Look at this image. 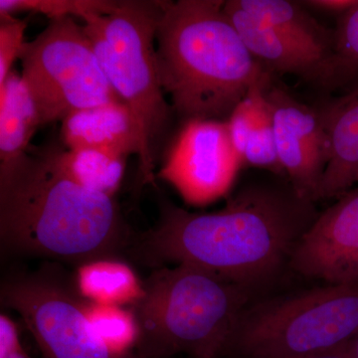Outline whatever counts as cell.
Masks as SVG:
<instances>
[{
  "label": "cell",
  "mask_w": 358,
  "mask_h": 358,
  "mask_svg": "<svg viewBox=\"0 0 358 358\" xmlns=\"http://www.w3.org/2000/svg\"><path fill=\"white\" fill-rule=\"evenodd\" d=\"M348 348L352 358H358V334L355 336V338L348 343Z\"/></svg>",
  "instance_id": "cell-28"
},
{
  "label": "cell",
  "mask_w": 358,
  "mask_h": 358,
  "mask_svg": "<svg viewBox=\"0 0 358 358\" xmlns=\"http://www.w3.org/2000/svg\"><path fill=\"white\" fill-rule=\"evenodd\" d=\"M358 181V171H357V182Z\"/></svg>",
  "instance_id": "cell-29"
},
{
  "label": "cell",
  "mask_w": 358,
  "mask_h": 358,
  "mask_svg": "<svg viewBox=\"0 0 358 358\" xmlns=\"http://www.w3.org/2000/svg\"><path fill=\"white\" fill-rule=\"evenodd\" d=\"M266 98L282 171L300 196L315 202L329 159V138L320 112L272 83Z\"/></svg>",
  "instance_id": "cell-10"
},
{
  "label": "cell",
  "mask_w": 358,
  "mask_h": 358,
  "mask_svg": "<svg viewBox=\"0 0 358 358\" xmlns=\"http://www.w3.org/2000/svg\"><path fill=\"white\" fill-rule=\"evenodd\" d=\"M358 80V1L339 16L334 29L333 57L327 89L350 85Z\"/></svg>",
  "instance_id": "cell-20"
},
{
  "label": "cell",
  "mask_w": 358,
  "mask_h": 358,
  "mask_svg": "<svg viewBox=\"0 0 358 358\" xmlns=\"http://www.w3.org/2000/svg\"><path fill=\"white\" fill-rule=\"evenodd\" d=\"M20 59L21 77L41 126L63 121L76 110L121 101L74 18L51 20L36 38L25 42Z\"/></svg>",
  "instance_id": "cell-7"
},
{
  "label": "cell",
  "mask_w": 358,
  "mask_h": 358,
  "mask_svg": "<svg viewBox=\"0 0 358 358\" xmlns=\"http://www.w3.org/2000/svg\"><path fill=\"white\" fill-rule=\"evenodd\" d=\"M220 0L162 1L155 45L160 82L183 121H227L266 69Z\"/></svg>",
  "instance_id": "cell-3"
},
{
  "label": "cell",
  "mask_w": 358,
  "mask_h": 358,
  "mask_svg": "<svg viewBox=\"0 0 358 358\" xmlns=\"http://www.w3.org/2000/svg\"><path fill=\"white\" fill-rule=\"evenodd\" d=\"M308 358H352V355H350V350H348V345H345L343 346V348H338V350L320 353V355Z\"/></svg>",
  "instance_id": "cell-27"
},
{
  "label": "cell",
  "mask_w": 358,
  "mask_h": 358,
  "mask_svg": "<svg viewBox=\"0 0 358 358\" xmlns=\"http://www.w3.org/2000/svg\"><path fill=\"white\" fill-rule=\"evenodd\" d=\"M134 235L114 197L73 181L56 148L0 164V246L4 255L81 265L121 258Z\"/></svg>",
  "instance_id": "cell-2"
},
{
  "label": "cell",
  "mask_w": 358,
  "mask_h": 358,
  "mask_svg": "<svg viewBox=\"0 0 358 358\" xmlns=\"http://www.w3.org/2000/svg\"><path fill=\"white\" fill-rule=\"evenodd\" d=\"M358 0H305L301 6L331 14L343 15L357 3Z\"/></svg>",
  "instance_id": "cell-26"
},
{
  "label": "cell",
  "mask_w": 358,
  "mask_h": 358,
  "mask_svg": "<svg viewBox=\"0 0 358 358\" xmlns=\"http://www.w3.org/2000/svg\"><path fill=\"white\" fill-rule=\"evenodd\" d=\"M77 293L89 303L134 307L145 296V281L122 258H103L77 266Z\"/></svg>",
  "instance_id": "cell-15"
},
{
  "label": "cell",
  "mask_w": 358,
  "mask_h": 358,
  "mask_svg": "<svg viewBox=\"0 0 358 358\" xmlns=\"http://www.w3.org/2000/svg\"><path fill=\"white\" fill-rule=\"evenodd\" d=\"M0 358H30L21 343L15 322L4 313L0 315Z\"/></svg>",
  "instance_id": "cell-25"
},
{
  "label": "cell",
  "mask_w": 358,
  "mask_h": 358,
  "mask_svg": "<svg viewBox=\"0 0 358 358\" xmlns=\"http://www.w3.org/2000/svg\"><path fill=\"white\" fill-rule=\"evenodd\" d=\"M68 150L93 148L128 157H140V129L131 110L121 101L76 110L61 128Z\"/></svg>",
  "instance_id": "cell-13"
},
{
  "label": "cell",
  "mask_w": 358,
  "mask_h": 358,
  "mask_svg": "<svg viewBox=\"0 0 358 358\" xmlns=\"http://www.w3.org/2000/svg\"><path fill=\"white\" fill-rule=\"evenodd\" d=\"M358 334V282L327 285L242 313L229 350L248 358H308Z\"/></svg>",
  "instance_id": "cell-6"
},
{
  "label": "cell",
  "mask_w": 358,
  "mask_h": 358,
  "mask_svg": "<svg viewBox=\"0 0 358 358\" xmlns=\"http://www.w3.org/2000/svg\"><path fill=\"white\" fill-rule=\"evenodd\" d=\"M85 313L96 336L117 357H131L138 348L140 327L133 308L85 301Z\"/></svg>",
  "instance_id": "cell-19"
},
{
  "label": "cell",
  "mask_w": 358,
  "mask_h": 358,
  "mask_svg": "<svg viewBox=\"0 0 358 358\" xmlns=\"http://www.w3.org/2000/svg\"><path fill=\"white\" fill-rule=\"evenodd\" d=\"M293 186L253 182L220 210L193 213L159 202L155 227L134 236L128 253L152 268L194 266L247 288L274 275L320 213Z\"/></svg>",
  "instance_id": "cell-1"
},
{
  "label": "cell",
  "mask_w": 358,
  "mask_h": 358,
  "mask_svg": "<svg viewBox=\"0 0 358 358\" xmlns=\"http://www.w3.org/2000/svg\"><path fill=\"white\" fill-rule=\"evenodd\" d=\"M0 84L3 83L13 70V63L20 59L24 46L27 20H17L13 15H0Z\"/></svg>",
  "instance_id": "cell-24"
},
{
  "label": "cell",
  "mask_w": 358,
  "mask_h": 358,
  "mask_svg": "<svg viewBox=\"0 0 358 358\" xmlns=\"http://www.w3.org/2000/svg\"><path fill=\"white\" fill-rule=\"evenodd\" d=\"M119 3L115 0H0V15L27 11L50 20L79 17L85 22L112 13Z\"/></svg>",
  "instance_id": "cell-22"
},
{
  "label": "cell",
  "mask_w": 358,
  "mask_h": 358,
  "mask_svg": "<svg viewBox=\"0 0 358 358\" xmlns=\"http://www.w3.org/2000/svg\"><path fill=\"white\" fill-rule=\"evenodd\" d=\"M247 300L245 287L203 268H155L145 281V296L131 307L140 327L138 357H220L229 350Z\"/></svg>",
  "instance_id": "cell-4"
},
{
  "label": "cell",
  "mask_w": 358,
  "mask_h": 358,
  "mask_svg": "<svg viewBox=\"0 0 358 358\" xmlns=\"http://www.w3.org/2000/svg\"><path fill=\"white\" fill-rule=\"evenodd\" d=\"M289 262L300 274L327 285L358 282V188L317 215Z\"/></svg>",
  "instance_id": "cell-11"
},
{
  "label": "cell",
  "mask_w": 358,
  "mask_h": 358,
  "mask_svg": "<svg viewBox=\"0 0 358 358\" xmlns=\"http://www.w3.org/2000/svg\"><path fill=\"white\" fill-rule=\"evenodd\" d=\"M329 145V159L320 199L343 196L357 182L358 171V90L320 112Z\"/></svg>",
  "instance_id": "cell-14"
},
{
  "label": "cell",
  "mask_w": 358,
  "mask_h": 358,
  "mask_svg": "<svg viewBox=\"0 0 358 358\" xmlns=\"http://www.w3.org/2000/svg\"><path fill=\"white\" fill-rule=\"evenodd\" d=\"M40 126L29 90L22 77L13 71L0 84V164L27 152L29 141Z\"/></svg>",
  "instance_id": "cell-17"
},
{
  "label": "cell",
  "mask_w": 358,
  "mask_h": 358,
  "mask_svg": "<svg viewBox=\"0 0 358 358\" xmlns=\"http://www.w3.org/2000/svg\"><path fill=\"white\" fill-rule=\"evenodd\" d=\"M271 83L272 73L266 70L262 76L252 85L247 95L238 103L226 121L231 141L241 159L250 134L259 124L272 117V110L266 98V90Z\"/></svg>",
  "instance_id": "cell-21"
},
{
  "label": "cell",
  "mask_w": 358,
  "mask_h": 358,
  "mask_svg": "<svg viewBox=\"0 0 358 358\" xmlns=\"http://www.w3.org/2000/svg\"><path fill=\"white\" fill-rule=\"evenodd\" d=\"M236 2L247 13L279 30L308 50L329 59L331 62L334 29L320 24L306 10L300 1L236 0Z\"/></svg>",
  "instance_id": "cell-16"
},
{
  "label": "cell",
  "mask_w": 358,
  "mask_h": 358,
  "mask_svg": "<svg viewBox=\"0 0 358 358\" xmlns=\"http://www.w3.org/2000/svg\"><path fill=\"white\" fill-rule=\"evenodd\" d=\"M1 305L20 315L43 358H141L114 355L96 336L72 278L44 267L6 275Z\"/></svg>",
  "instance_id": "cell-8"
},
{
  "label": "cell",
  "mask_w": 358,
  "mask_h": 358,
  "mask_svg": "<svg viewBox=\"0 0 358 358\" xmlns=\"http://www.w3.org/2000/svg\"><path fill=\"white\" fill-rule=\"evenodd\" d=\"M160 9L162 1L122 0L112 13L83 25L108 81L138 122V185H154L155 166L173 119L157 62Z\"/></svg>",
  "instance_id": "cell-5"
},
{
  "label": "cell",
  "mask_w": 358,
  "mask_h": 358,
  "mask_svg": "<svg viewBox=\"0 0 358 358\" xmlns=\"http://www.w3.org/2000/svg\"><path fill=\"white\" fill-rule=\"evenodd\" d=\"M242 160L244 164L268 169L275 174L284 173L278 155L273 117L259 124L250 134Z\"/></svg>",
  "instance_id": "cell-23"
},
{
  "label": "cell",
  "mask_w": 358,
  "mask_h": 358,
  "mask_svg": "<svg viewBox=\"0 0 358 358\" xmlns=\"http://www.w3.org/2000/svg\"><path fill=\"white\" fill-rule=\"evenodd\" d=\"M224 10L239 32L245 45L270 73L291 74L327 88L329 87V59L296 43L279 30L247 13L236 0L224 3Z\"/></svg>",
  "instance_id": "cell-12"
},
{
  "label": "cell",
  "mask_w": 358,
  "mask_h": 358,
  "mask_svg": "<svg viewBox=\"0 0 358 358\" xmlns=\"http://www.w3.org/2000/svg\"><path fill=\"white\" fill-rule=\"evenodd\" d=\"M56 159L62 171L78 185L115 199L126 171V157L93 148H56Z\"/></svg>",
  "instance_id": "cell-18"
},
{
  "label": "cell",
  "mask_w": 358,
  "mask_h": 358,
  "mask_svg": "<svg viewBox=\"0 0 358 358\" xmlns=\"http://www.w3.org/2000/svg\"><path fill=\"white\" fill-rule=\"evenodd\" d=\"M242 164L227 122L192 120L178 134L159 176L186 203L204 206L229 192Z\"/></svg>",
  "instance_id": "cell-9"
}]
</instances>
